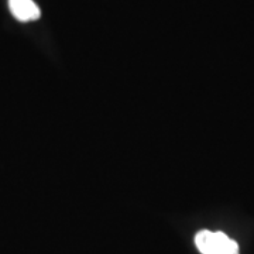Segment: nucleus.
I'll use <instances>...</instances> for the list:
<instances>
[{"instance_id": "f257e3e1", "label": "nucleus", "mask_w": 254, "mask_h": 254, "mask_svg": "<svg viewBox=\"0 0 254 254\" xmlns=\"http://www.w3.org/2000/svg\"><path fill=\"white\" fill-rule=\"evenodd\" d=\"M195 245L202 254H239L237 243L222 232L200 230Z\"/></svg>"}, {"instance_id": "f03ea898", "label": "nucleus", "mask_w": 254, "mask_h": 254, "mask_svg": "<svg viewBox=\"0 0 254 254\" xmlns=\"http://www.w3.org/2000/svg\"><path fill=\"white\" fill-rule=\"evenodd\" d=\"M9 9L18 21H34L41 16V11L33 0H9Z\"/></svg>"}]
</instances>
